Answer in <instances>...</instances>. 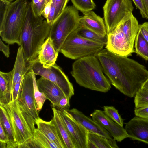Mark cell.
I'll list each match as a JSON object with an SVG mask.
<instances>
[{"mask_svg":"<svg viewBox=\"0 0 148 148\" xmlns=\"http://www.w3.org/2000/svg\"><path fill=\"white\" fill-rule=\"evenodd\" d=\"M95 56L110 83L124 95L135 96L148 78L145 67L127 57L114 53L106 48Z\"/></svg>","mask_w":148,"mask_h":148,"instance_id":"obj_1","label":"cell"},{"mask_svg":"<svg viewBox=\"0 0 148 148\" xmlns=\"http://www.w3.org/2000/svg\"><path fill=\"white\" fill-rule=\"evenodd\" d=\"M44 18L42 16H36L31 2H29L19 45L29 62H33L37 59L42 46L49 37L52 24L44 20Z\"/></svg>","mask_w":148,"mask_h":148,"instance_id":"obj_2","label":"cell"},{"mask_svg":"<svg viewBox=\"0 0 148 148\" xmlns=\"http://www.w3.org/2000/svg\"><path fill=\"white\" fill-rule=\"evenodd\" d=\"M100 62L95 55L76 60L73 63L71 74L80 86L90 90L106 92L111 83L104 74Z\"/></svg>","mask_w":148,"mask_h":148,"instance_id":"obj_3","label":"cell"},{"mask_svg":"<svg viewBox=\"0 0 148 148\" xmlns=\"http://www.w3.org/2000/svg\"><path fill=\"white\" fill-rule=\"evenodd\" d=\"M29 3L27 0L11 2L3 21L0 23L1 37L9 45H20L21 31Z\"/></svg>","mask_w":148,"mask_h":148,"instance_id":"obj_4","label":"cell"},{"mask_svg":"<svg viewBox=\"0 0 148 148\" xmlns=\"http://www.w3.org/2000/svg\"><path fill=\"white\" fill-rule=\"evenodd\" d=\"M80 17L78 10L69 6L52 23L49 37L58 53L69 36L79 26Z\"/></svg>","mask_w":148,"mask_h":148,"instance_id":"obj_5","label":"cell"},{"mask_svg":"<svg viewBox=\"0 0 148 148\" xmlns=\"http://www.w3.org/2000/svg\"><path fill=\"white\" fill-rule=\"evenodd\" d=\"M104 46L80 36L75 30L67 37L60 52L66 57L77 60L86 56L96 55L103 49Z\"/></svg>","mask_w":148,"mask_h":148,"instance_id":"obj_6","label":"cell"},{"mask_svg":"<svg viewBox=\"0 0 148 148\" xmlns=\"http://www.w3.org/2000/svg\"><path fill=\"white\" fill-rule=\"evenodd\" d=\"M31 70L36 75H39L57 85L70 99L74 95V89L72 84L61 68L56 63L48 68H45L37 59L33 63Z\"/></svg>","mask_w":148,"mask_h":148,"instance_id":"obj_7","label":"cell"},{"mask_svg":"<svg viewBox=\"0 0 148 148\" xmlns=\"http://www.w3.org/2000/svg\"><path fill=\"white\" fill-rule=\"evenodd\" d=\"M134 8L131 0H107L103 7L107 34L115 29Z\"/></svg>","mask_w":148,"mask_h":148,"instance_id":"obj_8","label":"cell"},{"mask_svg":"<svg viewBox=\"0 0 148 148\" xmlns=\"http://www.w3.org/2000/svg\"><path fill=\"white\" fill-rule=\"evenodd\" d=\"M4 107L8 115L18 145L33 137V135L20 111L18 99L11 101Z\"/></svg>","mask_w":148,"mask_h":148,"instance_id":"obj_9","label":"cell"},{"mask_svg":"<svg viewBox=\"0 0 148 148\" xmlns=\"http://www.w3.org/2000/svg\"><path fill=\"white\" fill-rule=\"evenodd\" d=\"M58 109L75 148H88V132L66 110L58 108Z\"/></svg>","mask_w":148,"mask_h":148,"instance_id":"obj_10","label":"cell"},{"mask_svg":"<svg viewBox=\"0 0 148 148\" xmlns=\"http://www.w3.org/2000/svg\"><path fill=\"white\" fill-rule=\"evenodd\" d=\"M18 99L36 122L39 118V112L36 108L34 93L32 71L31 70L24 77Z\"/></svg>","mask_w":148,"mask_h":148,"instance_id":"obj_11","label":"cell"},{"mask_svg":"<svg viewBox=\"0 0 148 148\" xmlns=\"http://www.w3.org/2000/svg\"><path fill=\"white\" fill-rule=\"evenodd\" d=\"M106 48L114 53L128 57L134 52V44L118 26L107 34Z\"/></svg>","mask_w":148,"mask_h":148,"instance_id":"obj_12","label":"cell"},{"mask_svg":"<svg viewBox=\"0 0 148 148\" xmlns=\"http://www.w3.org/2000/svg\"><path fill=\"white\" fill-rule=\"evenodd\" d=\"M92 119L106 130L118 142L129 138L125 129L108 117L102 110L96 109L91 114Z\"/></svg>","mask_w":148,"mask_h":148,"instance_id":"obj_13","label":"cell"},{"mask_svg":"<svg viewBox=\"0 0 148 148\" xmlns=\"http://www.w3.org/2000/svg\"><path fill=\"white\" fill-rule=\"evenodd\" d=\"M125 124L129 138L148 144V120L136 116Z\"/></svg>","mask_w":148,"mask_h":148,"instance_id":"obj_14","label":"cell"},{"mask_svg":"<svg viewBox=\"0 0 148 148\" xmlns=\"http://www.w3.org/2000/svg\"><path fill=\"white\" fill-rule=\"evenodd\" d=\"M66 110L88 132L107 138L113 139L112 136L106 130L77 109L73 108Z\"/></svg>","mask_w":148,"mask_h":148,"instance_id":"obj_15","label":"cell"},{"mask_svg":"<svg viewBox=\"0 0 148 148\" xmlns=\"http://www.w3.org/2000/svg\"><path fill=\"white\" fill-rule=\"evenodd\" d=\"M36 82L39 90L44 94L53 107H56L60 100L66 96L59 87L49 80L41 77L36 80Z\"/></svg>","mask_w":148,"mask_h":148,"instance_id":"obj_16","label":"cell"},{"mask_svg":"<svg viewBox=\"0 0 148 148\" xmlns=\"http://www.w3.org/2000/svg\"><path fill=\"white\" fill-rule=\"evenodd\" d=\"M34 62L30 63L27 61L24 57L22 49L20 47L17 51L13 68L11 71L12 76L11 90L12 97L15 84L23 78L26 74L31 70Z\"/></svg>","mask_w":148,"mask_h":148,"instance_id":"obj_17","label":"cell"},{"mask_svg":"<svg viewBox=\"0 0 148 148\" xmlns=\"http://www.w3.org/2000/svg\"><path fill=\"white\" fill-rule=\"evenodd\" d=\"M79 25L99 34H107L104 20L92 11L84 13L83 16H80Z\"/></svg>","mask_w":148,"mask_h":148,"instance_id":"obj_18","label":"cell"},{"mask_svg":"<svg viewBox=\"0 0 148 148\" xmlns=\"http://www.w3.org/2000/svg\"><path fill=\"white\" fill-rule=\"evenodd\" d=\"M37 128L58 148H65L55 124L51 120L45 121L39 118L36 122Z\"/></svg>","mask_w":148,"mask_h":148,"instance_id":"obj_19","label":"cell"},{"mask_svg":"<svg viewBox=\"0 0 148 148\" xmlns=\"http://www.w3.org/2000/svg\"><path fill=\"white\" fill-rule=\"evenodd\" d=\"M58 53L51 38L48 37L42 46L37 59L44 68H47L56 63Z\"/></svg>","mask_w":148,"mask_h":148,"instance_id":"obj_20","label":"cell"},{"mask_svg":"<svg viewBox=\"0 0 148 148\" xmlns=\"http://www.w3.org/2000/svg\"><path fill=\"white\" fill-rule=\"evenodd\" d=\"M12 83L11 71L7 73L0 72V104L3 107L12 101Z\"/></svg>","mask_w":148,"mask_h":148,"instance_id":"obj_21","label":"cell"},{"mask_svg":"<svg viewBox=\"0 0 148 148\" xmlns=\"http://www.w3.org/2000/svg\"><path fill=\"white\" fill-rule=\"evenodd\" d=\"M53 117L51 120L56 125L65 148H75V146L57 109L52 108Z\"/></svg>","mask_w":148,"mask_h":148,"instance_id":"obj_22","label":"cell"},{"mask_svg":"<svg viewBox=\"0 0 148 148\" xmlns=\"http://www.w3.org/2000/svg\"><path fill=\"white\" fill-rule=\"evenodd\" d=\"M0 121L8 136L9 141L6 145L7 148H17L12 127L7 111L4 107L0 105Z\"/></svg>","mask_w":148,"mask_h":148,"instance_id":"obj_23","label":"cell"},{"mask_svg":"<svg viewBox=\"0 0 148 148\" xmlns=\"http://www.w3.org/2000/svg\"><path fill=\"white\" fill-rule=\"evenodd\" d=\"M80 36L90 41L106 45L107 42V35L103 36L79 25L75 30Z\"/></svg>","mask_w":148,"mask_h":148,"instance_id":"obj_24","label":"cell"},{"mask_svg":"<svg viewBox=\"0 0 148 148\" xmlns=\"http://www.w3.org/2000/svg\"><path fill=\"white\" fill-rule=\"evenodd\" d=\"M69 0H51L50 1L51 9L47 18L49 23L52 24L54 21L64 10Z\"/></svg>","mask_w":148,"mask_h":148,"instance_id":"obj_25","label":"cell"},{"mask_svg":"<svg viewBox=\"0 0 148 148\" xmlns=\"http://www.w3.org/2000/svg\"><path fill=\"white\" fill-rule=\"evenodd\" d=\"M88 138L92 141L97 148H118L116 140L110 139L99 135L88 132Z\"/></svg>","mask_w":148,"mask_h":148,"instance_id":"obj_26","label":"cell"},{"mask_svg":"<svg viewBox=\"0 0 148 148\" xmlns=\"http://www.w3.org/2000/svg\"><path fill=\"white\" fill-rule=\"evenodd\" d=\"M135 52L146 60H148V42L139 31L135 41Z\"/></svg>","mask_w":148,"mask_h":148,"instance_id":"obj_27","label":"cell"},{"mask_svg":"<svg viewBox=\"0 0 148 148\" xmlns=\"http://www.w3.org/2000/svg\"><path fill=\"white\" fill-rule=\"evenodd\" d=\"M32 139L36 148H58L37 128L35 129Z\"/></svg>","mask_w":148,"mask_h":148,"instance_id":"obj_28","label":"cell"},{"mask_svg":"<svg viewBox=\"0 0 148 148\" xmlns=\"http://www.w3.org/2000/svg\"><path fill=\"white\" fill-rule=\"evenodd\" d=\"M36 75L32 71L34 95L37 109L39 112L42 108L45 101L47 99L44 94L41 92L38 89L36 82Z\"/></svg>","mask_w":148,"mask_h":148,"instance_id":"obj_29","label":"cell"},{"mask_svg":"<svg viewBox=\"0 0 148 148\" xmlns=\"http://www.w3.org/2000/svg\"><path fill=\"white\" fill-rule=\"evenodd\" d=\"M74 6L83 14L92 11L96 5L93 0H71Z\"/></svg>","mask_w":148,"mask_h":148,"instance_id":"obj_30","label":"cell"},{"mask_svg":"<svg viewBox=\"0 0 148 148\" xmlns=\"http://www.w3.org/2000/svg\"><path fill=\"white\" fill-rule=\"evenodd\" d=\"M134 97L135 108L148 106V91L140 88L137 92Z\"/></svg>","mask_w":148,"mask_h":148,"instance_id":"obj_31","label":"cell"},{"mask_svg":"<svg viewBox=\"0 0 148 148\" xmlns=\"http://www.w3.org/2000/svg\"><path fill=\"white\" fill-rule=\"evenodd\" d=\"M103 112L108 117L122 127L124 123L123 119L119 114L118 110L112 106H105Z\"/></svg>","mask_w":148,"mask_h":148,"instance_id":"obj_32","label":"cell"},{"mask_svg":"<svg viewBox=\"0 0 148 148\" xmlns=\"http://www.w3.org/2000/svg\"><path fill=\"white\" fill-rule=\"evenodd\" d=\"M51 0H32V7L34 14L36 16H42L44 9Z\"/></svg>","mask_w":148,"mask_h":148,"instance_id":"obj_33","label":"cell"},{"mask_svg":"<svg viewBox=\"0 0 148 148\" xmlns=\"http://www.w3.org/2000/svg\"><path fill=\"white\" fill-rule=\"evenodd\" d=\"M10 2L7 0H0V23L3 21Z\"/></svg>","mask_w":148,"mask_h":148,"instance_id":"obj_34","label":"cell"},{"mask_svg":"<svg viewBox=\"0 0 148 148\" xmlns=\"http://www.w3.org/2000/svg\"><path fill=\"white\" fill-rule=\"evenodd\" d=\"M136 7L139 10L142 18L148 19L147 12L143 0H132Z\"/></svg>","mask_w":148,"mask_h":148,"instance_id":"obj_35","label":"cell"},{"mask_svg":"<svg viewBox=\"0 0 148 148\" xmlns=\"http://www.w3.org/2000/svg\"><path fill=\"white\" fill-rule=\"evenodd\" d=\"M24 78L22 79L15 84L12 93V101H14L18 99L21 90Z\"/></svg>","mask_w":148,"mask_h":148,"instance_id":"obj_36","label":"cell"},{"mask_svg":"<svg viewBox=\"0 0 148 148\" xmlns=\"http://www.w3.org/2000/svg\"><path fill=\"white\" fill-rule=\"evenodd\" d=\"M134 112L136 116L148 120V106L138 108H135Z\"/></svg>","mask_w":148,"mask_h":148,"instance_id":"obj_37","label":"cell"},{"mask_svg":"<svg viewBox=\"0 0 148 148\" xmlns=\"http://www.w3.org/2000/svg\"><path fill=\"white\" fill-rule=\"evenodd\" d=\"M69 100V98L66 96L62 97L59 101L56 107L65 110L69 109L70 107Z\"/></svg>","mask_w":148,"mask_h":148,"instance_id":"obj_38","label":"cell"},{"mask_svg":"<svg viewBox=\"0 0 148 148\" xmlns=\"http://www.w3.org/2000/svg\"><path fill=\"white\" fill-rule=\"evenodd\" d=\"M139 31L148 42V22H145L139 25Z\"/></svg>","mask_w":148,"mask_h":148,"instance_id":"obj_39","label":"cell"},{"mask_svg":"<svg viewBox=\"0 0 148 148\" xmlns=\"http://www.w3.org/2000/svg\"><path fill=\"white\" fill-rule=\"evenodd\" d=\"M9 141L8 137L6 134L2 124L0 121V142L7 144Z\"/></svg>","mask_w":148,"mask_h":148,"instance_id":"obj_40","label":"cell"},{"mask_svg":"<svg viewBox=\"0 0 148 148\" xmlns=\"http://www.w3.org/2000/svg\"><path fill=\"white\" fill-rule=\"evenodd\" d=\"M0 50L7 58H8L10 54V50L9 45H6L0 39Z\"/></svg>","mask_w":148,"mask_h":148,"instance_id":"obj_41","label":"cell"},{"mask_svg":"<svg viewBox=\"0 0 148 148\" xmlns=\"http://www.w3.org/2000/svg\"><path fill=\"white\" fill-rule=\"evenodd\" d=\"M140 88L148 91V78L143 83Z\"/></svg>","mask_w":148,"mask_h":148,"instance_id":"obj_42","label":"cell"},{"mask_svg":"<svg viewBox=\"0 0 148 148\" xmlns=\"http://www.w3.org/2000/svg\"><path fill=\"white\" fill-rule=\"evenodd\" d=\"M88 148H97L95 143L88 138Z\"/></svg>","mask_w":148,"mask_h":148,"instance_id":"obj_43","label":"cell"},{"mask_svg":"<svg viewBox=\"0 0 148 148\" xmlns=\"http://www.w3.org/2000/svg\"><path fill=\"white\" fill-rule=\"evenodd\" d=\"M143 1L148 15V0H143Z\"/></svg>","mask_w":148,"mask_h":148,"instance_id":"obj_44","label":"cell"},{"mask_svg":"<svg viewBox=\"0 0 148 148\" xmlns=\"http://www.w3.org/2000/svg\"><path fill=\"white\" fill-rule=\"evenodd\" d=\"M8 1H9L10 2H12V1H13L14 0H7Z\"/></svg>","mask_w":148,"mask_h":148,"instance_id":"obj_45","label":"cell"}]
</instances>
